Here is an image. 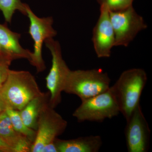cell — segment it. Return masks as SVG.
I'll return each instance as SVG.
<instances>
[{"mask_svg": "<svg viewBox=\"0 0 152 152\" xmlns=\"http://www.w3.org/2000/svg\"><path fill=\"white\" fill-rule=\"evenodd\" d=\"M34 77L30 72L10 69L0 88V97L6 108L21 110L33 99L43 94Z\"/></svg>", "mask_w": 152, "mask_h": 152, "instance_id": "1", "label": "cell"}, {"mask_svg": "<svg viewBox=\"0 0 152 152\" xmlns=\"http://www.w3.org/2000/svg\"><path fill=\"white\" fill-rule=\"evenodd\" d=\"M145 71L133 68L124 71L113 86H111L120 110L126 120L140 104L142 91L147 83Z\"/></svg>", "mask_w": 152, "mask_h": 152, "instance_id": "2", "label": "cell"}, {"mask_svg": "<svg viewBox=\"0 0 152 152\" xmlns=\"http://www.w3.org/2000/svg\"><path fill=\"white\" fill-rule=\"evenodd\" d=\"M110 83L108 75L101 69L71 70L64 92L84 100L107 91Z\"/></svg>", "mask_w": 152, "mask_h": 152, "instance_id": "3", "label": "cell"}, {"mask_svg": "<svg viewBox=\"0 0 152 152\" xmlns=\"http://www.w3.org/2000/svg\"><path fill=\"white\" fill-rule=\"evenodd\" d=\"M81 101L73 113L78 122H102L120 113L119 107L111 87L104 92Z\"/></svg>", "mask_w": 152, "mask_h": 152, "instance_id": "4", "label": "cell"}, {"mask_svg": "<svg viewBox=\"0 0 152 152\" xmlns=\"http://www.w3.org/2000/svg\"><path fill=\"white\" fill-rule=\"evenodd\" d=\"M45 43L52 57L51 67L46 78L50 94L49 104L55 108L61 102V94L71 70L63 59L59 43L53 38L48 39Z\"/></svg>", "mask_w": 152, "mask_h": 152, "instance_id": "5", "label": "cell"}, {"mask_svg": "<svg viewBox=\"0 0 152 152\" xmlns=\"http://www.w3.org/2000/svg\"><path fill=\"white\" fill-rule=\"evenodd\" d=\"M115 35V47H127L140 32L148 26L133 6L121 11H110Z\"/></svg>", "mask_w": 152, "mask_h": 152, "instance_id": "6", "label": "cell"}, {"mask_svg": "<svg viewBox=\"0 0 152 152\" xmlns=\"http://www.w3.org/2000/svg\"><path fill=\"white\" fill-rule=\"evenodd\" d=\"M49 104L44 105L38 118L37 134L31 152H42L46 145L53 142L65 131L67 122Z\"/></svg>", "mask_w": 152, "mask_h": 152, "instance_id": "7", "label": "cell"}, {"mask_svg": "<svg viewBox=\"0 0 152 152\" xmlns=\"http://www.w3.org/2000/svg\"><path fill=\"white\" fill-rule=\"evenodd\" d=\"M25 7L26 15L28 17L30 22L28 33L34 42V50L32 52L29 62L36 68L37 72H41L46 69L42 54L43 45L48 39L56 36L57 31L53 28V20L52 17L39 18L28 5L26 4Z\"/></svg>", "mask_w": 152, "mask_h": 152, "instance_id": "8", "label": "cell"}, {"mask_svg": "<svg viewBox=\"0 0 152 152\" xmlns=\"http://www.w3.org/2000/svg\"><path fill=\"white\" fill-rule=\"evenodd\" d=\"M126 144L129 152H147L150 148L151 129L140 104L126 120Z\"/></svg>", "mask_w": 152, "mask_h": 152, "instance_id": "9", "label": "cell"}, {"mask_svg": "<svg viewBox=\"0 0 152 152\" xmlns=\"http://www.w3.org/2000/svg\"><path fill=\"white\" fill-rule=\"evenodd\" d=\"M92 42L98 58L111 56L112 49L115 47V35L110 10L105 5L100 6L99 16L93 30Z\"/></svg>", "mask_w": 152, "mask_h": 152, "instance_id": "10", "label": "cell"}, {"mask_svg": "<svg viewBox=\"0 0 152 152\" xmlns=\"http://www.w3.org/2000/svg\"><path fill=\"white\" fill-rule=\"evenodd\" d=\"M0 138L13 152H31L32 142L15 129L5 110L0 115Z\"/></svg>", "mask_w": 152, "mask_h": 152, "instance_id": "11", "label": "cell"}, {"mask_svg": "<svg viewBox=\"0 0 152 152\" xmlns=\"http://www.w3.org/2000/svg\"><path fill=\"white\" fill-rule=\"evenodd\" d=\"M20 35L14 32L4 25L0 24V48L4 56L13 60L27 59L29 61L32 52L21 46L19 42Z\"/></svg>", "mask_w": 152, "mask_h": 152, "instance_id": "12", "label": "cell"}, {"mask_svg": "<svg viewBox=\"0 0 152 152\" xmlns=\"http://www.w3.org/2000/svg\"><path fill=\"white\" fill-rule=\"evenodd\" d=\"M58 152H98L102 145L99 135L79 137L72 140L57 138L55 140Z\"/></svg>", "mask_w": 152, "mask_h": 152, "instance_id": "13", "label": "cell"}, {"mask_svg": "<svg viewBox=\"0 0 152 152\" xmlns=\"http://www.w3.org/2000/svg\"><path fill=\"white\" fill-rule=\"evenodd\" d=\"M50 96L49 93H44L43 94L33 99L20 111L22 120L28 127L37 131L40 113L44 105L49 102Z\"/></svg>", "mask_w": 152, "mask_h": 152, "instance_id": "14", "label": "cell"}, {"mask_svg": "<svg viewBox=\"0 0 152 152\" xmlns=\"http://www.w3.org/2000/svg\"><path fill=\"white\" fill-rule=\"evenodd\" d=\"M5 111L8 115L15 129L18 132L26 137L33 143L35 139L37 131L28 127L25 124L19 111L7 107Z\"/></svg>", "mask_w": 152, "mask_h": 152, "instance_id": "15", "label": "cell"}, {"mask_svg": "<svg viewBox=\"0 0 152 152\" xmlns=\"http://www.w3.org/2000/svg\"><path fill=\"white\" fill-rule=\"evenodd\" d=\"M26 4L21 0H0V10L2 12L6 21L11 23L15 12L19 11L26 15Z\"/></svg>", "mask_w": 152, "mask_h": 152, "instance_id": "16", "label": "cell"}, {"mask_svg": "<svg viewBox=\"0 0 152 152\" xmlns=\"http://www.w3.org/2000/svg\"><path fill=\"white\" fill-rule=\"evenodd\" d=\"M100 5H105L110 11H121L132 5L134 0H96Z\"/></svg>", "mask_w": 152, "mask_h": 152, "instance_id": "17", "label": "cell"}, {"mask_svg": "<svg viewBox=\"0 0 152 152\" xmlns=\"http://www.w3.org/2000/svg\"><path fill=\"white\" fill-rule=\"evenodd\" d=\"M13 60L6 56H0V88L5 82Z\"/></svg>", "mask_w": 152, "mask_h": 152, "instance_id": "18", "label": "cell"}, {"mask_svg": "<svg viewBox=\"0 0 152 152\" xmlns=\"http://www.w3.org/2000/svg\"><path fill=\"white\" fill-rule=\"evenodd\" d=\"M42 152H58L55 142L46 145Z\"/></svg>", "mask_w": 152, "mask_h": 152, "instance_id": "19", "label": "cell"}, {"mask_svg": "<svg viewBox=\"0 0 152 152\" xmlns=\"http://www.w3.org/2000/svg\"><path fill=\"white\" fill-rule=\"evenodd\" d=\"M0 150L1 152H13L8 145L5 142L1 139L0 138Z\"/></svg>", "mask_w": 152, "mask_h": 152, "instance_id": "20", "label": "cell"}, {"mask_svg": "<svg viewBox=\"0 0 152 152\" xmlns=\"http://www.w3.org/2000/svg\"><path fill=\"white\" fill-rule=\"evenodd\" d=\"M6 106L4 102L2 100L0 97V115L5 110Z\"/></svg>", "mask_w": 152, "mask_h": 152, "instance_id": "21", "label": "cell"}, {"mask_svg": "<svg viewBox=\"0 0 152 152\" xmlns=\"http://www.w3.org/2000/svg\"><path fill=\"white\" fill-rule=\"evenodd\" d=\"M2 53L1 51V48H0V56H3Z\"/></svg>", "mask_w": 152, "mask_h": 152, "instance_id": "22", "label": "cell"}, {"mask_svg": "<svg viewBox=\"0 0 152 152\" xmlns=\"http://www.w3.org/2000/svg\"><path fill=\"white\" fill-rule=\"evenodd\" d=\"M0 152H2L1 151V150H0Z\"/></svg>", "mask_w": 152, "mask_h": 152, "instance_id": "23", "label": "cell"}]
</instances>
